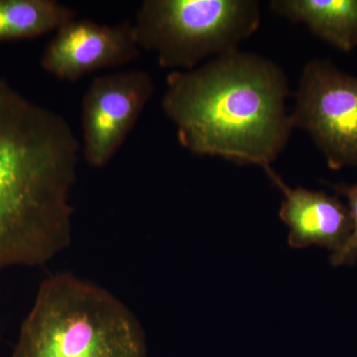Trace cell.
<instances>
[{"mask_svg":"<svg viewBox=\"0 0 357 357\" xmlns=\"http://www.w3.org/2000/svg\"><path fill=\"white\" fill-rule=\"evenodd\" d=\"M79 151L63 115L0 79V271L41 266L72 243Z\"/></svg>","mask_w":357,"mask_h":357,"instance_id":"1","label":"cell"},{"mask_svg":"<svg viewBox=\"0 0 357 357\" xmlns=\"http://www.w3.org/2000/svg\"><path fill=\"white\" fill-rule=\"evenodd\" d=\"M288 77L258 54L237 50L168 75L162 109L182 147L236 165L271 167L294 130Z\"/></svg>","mask_w":357,"mask_h":357,"instance_id":"2","label":"cell"},{"mask_svg":"<svg viewBox=\"0 0 357 357\" xmlns=\"http://www.w3.org/2000/svg\"><path fill=\"white\" fill-rule=\"evenodd\" d=\"M13 357H147L146 337L114 294L64 272L42 282Z\"/></svg>","mask_w":357,"mask_h":357,"instance_id":"3","label":"cell"},{"mask_svg":"<svg viewBox=\"0 0 357 357\" xmlns=\"http://www.w3.org/2000/svg\"><path fill=\"white\" fill-rule=\"evenodd\" d=\"M260 23L257 0H145L133 28L141 51L175 72L237 50Z\"/></svg>","mask_w":357,"mask_h":357,"instance_id":"4","label":"cell"},{"mask_svg":"<svg viewBox=\"0 0 357 357\" xmlns=\"http://www.w3.org/2000/svg\"><path fill=\"white\" fill-rule=\"evenodd\" d=\"M294 100V129L311 136L328 166L357 167V76L328 59H312L302 70Z\"/></svg>","mask_w":357,"mask_h":357,"instance_id":"5","label":"cell"},{"mask_svg":"<svg viewBox=\"0 0 357 357\" xmlns=\"http://www.w3.org/2000/svg\"><path fill=\"white\" fill-rule=\"evenodd\" d=\"M149 73L123 70L96 77L83 98V155L91 168H103L117 153L154 95Z\"/></svg>","mask_w":357,"mask_h":357,"instance_id":"6","label":"cell"},{"mask_svg":"<svg viewBox=\"0 0 357 357\" xmlns=\"http://www.w3.org/2000/svg\"><path fill=\"white\" fill-rule=\"evenodd\" d=\"M141 52L130 20L105 25L75 18L46 45L41 67L58 79L76 82L91 73L128 64Z\"/></svg>","mask_w":357,"mask_h":357,"instance_id":"7","label":"cell"},{"mask_svg":"<svg viewBox=\"0 0 357 357\" xmlns=\"http://www.w3.org/2000/svg\"><path fill=\"white\" fill-rule=\"evenodd\" d=\"M263 170L283 194L279 217L290 229L291 248L316 245L333 253L347 243L352 230L351 213L337 195L303 187L292 189L271 167Z\"/></svg>","mask_w":357,"mask_h":357,"instance_id":"8","label":"cell"},{"mask_svg":"<svg viewBox=\"0 0 357 357\" xmlns=\"http://www.w3.org/2000/svg\"><path fill=\"white\" fill-rule=\"evenodd\" d=\"M272 13L306 25L318 38L337 50L357 47V0H272Z\"/></svg>","mask_w":357,"mask_h":357,"instance_id":"9","label":"cell"},{"mask_svg":"<svg viewBox=\"0 0 357 357\" xmlns=\"http://www.w3.org/2000/svg\"><path fill=\"white\" fill-rule=\"evenodd\" d=\"M77 11L57 0H0V42L57 32Z\"/></svg>","mask_w":357,"mask_h":357,"instance_id":"10","label":"cell"},{"mask_svg":"<svg viewBox=\"0 0 357 357\" xmlns=\"http://www.w3.org/2000/svg\"><path fill=\"white\" fill-rule=\"evenodd\" d=\"M331 187L338 197L347 199V206L351 213L352 230L347 243L331 255L330 262L335 267L354 265L357 260V183L352 185H331Z\"/></svg>","mask_w":357,"mask_h":357,"instance_id":"11","label":"cell"},{"mask_svg":"<svg viewBox=\"0 0 357 357\" xmlns=\"http://www.w3.org/2000/svg\"><path fill=\"white\" fill-rule=\"evenodd\" d=\"M0 337H1V321H0Z\"/></svg>","mask_w":357,"mask_h":357,"instance_id":"12","label":"cell"}]
</instances>
